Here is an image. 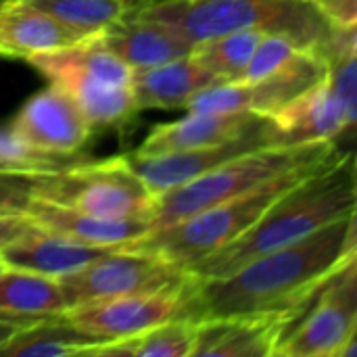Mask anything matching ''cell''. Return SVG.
<instances>
[{"label":"cell","instance_id":"obj_25","mask_svg":"<svg viewBox=\"0 0 357 357\" xmlns=\"http://www.w3.org/2000/svg\"><path fill=\"white\" fill-rule=\"evenodd\" d=\"M86 36L102 33L134 8L132 0H19Z\"/></svg>","mask_w":357,"mask_h":357},{"label":"cell","instance_id":"obj_15","mask_svg":"<svg viewBox=\"0 0 357 357\" xmlns=\"http://www.w3.org/2000/svg\"><path fill=\"white\" fill-rule=\"evenodd\" d=\"M270 119L274 121L282 144L335 140L356 123V115H351L335 96L326 75L301 96L270 115Z\"/></svg>","mask_w":357,"mask_h":357},{"label":"cell","instance_id":"obj_28","mask_svg":"<svg viewBox=\"0 0 357 357\" xmlns=\"http://www.w3.org/2000/svg\"><path fill=\"white\" fill-rule=\"evenodd\" d=\"M299 50H303V48L293 38H289L284 33H266L259 40V44L238 82L253 84V82H259V79L272 75Z\"/></svg>","mask_w":357,"mask_h":357},{"label":"cell","instance_id":"obj_27","mask_svg":"<svg viewBox=\"0 0 357 357\" xmlns=\"http://www.w3.org/2000/svg\"><path fill=\"white\" fill-rule=\"evenodd\" d=\"M77 161L82 155H52L25 146L15 140L8 132L0 134V174H21V176H48L61 172Z\"/></svg>","mask_w":357,"mask_h":357},{"label":"cell","instance_id":"obj_22","mask_svg":"<svg viewBox=\"0 0 357 357\" xmlns=\"http://www.w3.org/2000/svg\"><path fill=\"white\" fill-rule=\"evenodd\" d=\"M326 75L322 59L314 50L295 52L280 69L272 75L247 84L249 86V111L270 117L284 105L301 96L314 84Z\"/></svg>","mask_w":357,"mask_h":357},{"label":"cell","instance_id":"obj_9","mask_svg":"<svg viewBox=\"0 0 357 357\" xmlns=\"http://www.w3.org/2000/svg\"><path fill=\"white\" fill-rule=\"evenodd\" d=\"M186 280V270L155 253L136 249H115L82 270L59 278L67 310L96 299L182 287Z\"/></svg>","mask_w":357,"mask_h":357},{"label":"cell","instance_id":"obj_32","mask_svg":"<svg viewBox=\"0 0 357 357\" xmlns=\"http://www.w3.org/2000/svg\"><path fill=\"white\" fill-rule=\"evenodd\" d=\"M40 318H33V316H17V314H6V312H0V345L10 339L17 331L38 322Z\"/></svg>","mask_w":357,"mask_h":357},{"label":"cell","instance_id":"obj_11","mask_svg":"<svg viewBox=\"0 0 357 357\" xmlns=\"http://www.w3.org/2000/svg\"><path fill=\"white\" fill-rule=\"evenodd\" d=\"M282 144L278 130L270 117H264L255 128L211 146L190 149V151H176L163 155H128L136 174L144 180L155 197L178 188L192 178L251 151L261 146Z\"/></svg>","mask_w":357,"mask_h":357},{"label":"cell","instance_id":"obj_1","mask_svg":"<svg viewBox=\"0 0 357 357\" xmlns=\"http://www.w3.org/2000/svg\"><path fill=\"white\" fill-rule=\"evenodd\" d=\"M357 257L356 211L278 251L259 255L228 276L186 280L178 318L201 322L228 316H284L291 326L322 284Z\"/></svg>","mask_w":357,"mask_h":357},{"label":"cell","instance_id":"obj_6","mask_svg":"<svg viewBox=\"0 0 357 357\" xmlns=\"http://www.w3.org/2000/svg\"><path fill=\"white\" fill-rule=\"evenodd\" d=\"M337 155L341 153L335 140H318V142H303V144H272L238 155L192 178L190 182L159 195L155 199V211L151 220L153 228L169 226L205 207L234 199L291 169L328 163Z\"/></svg>","mask_w":357,"mask_h":357},{"label":"cell","instance_id":"obj_14","mask_svg":"<svg viewBox=\"0 0 357 357\" xmlns=\"http://www.w3.org/2000/svg\"><path fill=\"white\" fill-rule=\"evenodd\" d=\"M33 226L67 236L92 247H128L151 232L153 222L146 218H100L67 205L31 197L25 213Z\"/></svg>","mask_w":357,"mask_h":357},{"label":"cell","instance_id":"obj_8","mask_svg":"<svg viewBox=\"0 0 357 357\" xmlns=\"http://www.w3.org/2000/svg\"><path fill=\"white\" fill-rule=\"evenodd\" d=\"M278 357L357 356L356 259L337 270L280 339Z\"/></svg>","mask_w":357,"mask_h":357},{"label":"cell","instance_id":"obj_10","mask_svg":"<svg viewBox=\"0 0 357 357\" xmlns=\"http://www.w3.org/2000/svg\"><path fill=\"white\" fill-rule=\"evenodd\" d=\"M182 287L96 299L69 307L63 312V316L75 328L102 343L121 341L178 318L182 305Z\"/></svg>","mask_w":357,"mask_h":357},{"label":"cell","instance_id":"obj_21","mask_svg":"<svg viewBox=\"0 0 357 357\" xmlns=\"http://www.w3.org/2000/svg\"><path fill=\"white\" fill-rule=\"evenodd\" d=\"M102 341L75 328L63 314L46 316L17 331L0 345L4 357H73L92 356Z\"/></svg>","mask_w":357,"mask_h":357},{"label":"cell","instance_id":"obj_18","mask_svg":"<svg viewBox=\"0 0 357 357\" xmlns=\"http://www.w3.org/2000/svg\"><path fill=\"white\" fill-rule=\"evenodd\" d=\"M84 38L88 36L19 0L0 6V56L27 61L33 54L65 48Z\"/></svg>","mask_w":357,"mask_h":357},{"label":"cell","instance_id":"obj_4","mask_svg":"<svg viewBox=\"0 0 357 357\" xmlns=\"http://www.w3.org/2000/svg\"><path fill=\"white\" fill-rule=\"evenodd\" d=\"M27 63L77 107L92 132L121 128L138 113L132 69L102 44L100 33L33 54Z\"/></svg>","mask_w":357,"mask_h":357},{"label":"cell","instance_id":"obj_3","mask_svg":"<svg viewBox=\"0 0 357 357\" xmlns=\"http://www.w3.org/2000/svg\"><path fill=\"white\" fill-rule=\"evenodd\" d=\"M159 21L192 44L215 36L257 29L284 33L303 50H316L328 36L331 23L310 0H155L128 13Z\"/></svg>","mask_w":357,"mask_h":357},{"label":"cell","instance_id":"obj_24","mask_svg":"<svg viewBox=\"0 0 357 357\" xmlns=\"http://www.w3.org/2000/svg\"><path fill=\"white\" fill-rule=\"evenodd\" d=\"M195 341V322L184 318H172L134 337L100 343L92 356H130V357H190Z\"/></svg>","mask_w":357,"mask_h":357},{"label":"cell","instance_id":"obj_23","mask_svg":"<svg viewBox=\"0 0 357 357\" xmlns=\"http://www.w3.org/2000/svg\"><path fill=\"white\" fill-rule=\"evenodd\" d=\"M65 310V295L56 278L17 268H8L0 276V312L46 318Z\"/></svg>","mask_w":357,"mask_h":357},{"label":"cell","instance_id":"obj_7","mask_svg":"<svg viewBox=\"0 0 357 357\" xmlns=\"http://www.w3.org/2000/svg\"><path fill=\"white\" fill-rule=\"evenodd\" d=\"M33 197L100 218L153 220L155 195L132 167L128 155L77 161L61 172L36 176Z\"/></svg>","mask_w":357,"mask_h":357},{"label":"cell","instance_id":"obj_30","mask_svg":"<svg viewBox=\"0 0 357 357\" xmlns=\"http://www.w3.org/2000/svg\"><path fill=\"white\" fill-rule=\"evenodd\" d=\"M331 25H357V0H310Z\"/></svg>","mask_w":357,"mask_h":357},{"label":"cell","instance_id":"obj_5","mask_svg":"<svg viewBox=\"0 0 357 357\" xmlns=\"http://www.w3.org/2000/svg\"><path fill=\"white\" fill-rule=\"evenodd\" d=\"M322 165L299 167L280 174L268 180L266 184L249 192H243L234 199L205 207L169 226L153 228L149 234L136 238L126 249L149 251L182 270H188L197 261L209 257L211 253L220 251L222 247L238 238L243 232H247L280 195H284L291 186H295L297 182H301Z\"/></svg>","mask_w":357,"mask_h":357},{"label":"cell","instance_id":"obj_13","mask_svg":"<svg viewBox=\"0 0 357 357\" xmlns=\"http://www.w3.org/2000/svg\"><path fill=\"white\" fill-rule=\"evenodd\" d=\"M291 320L284 316H228L195 322L190 357H272Z\"/></svg>","mask_w":357,"mask_h":357},{"label":"cell","instance_id":"obj_29","mask_svg":"<svg viewBox=\"0 0 357 357\" xmlns=\"http://www.w3.org/2000/svg\"><path fill=\"white\" fill-rule=\"evenodd\" d=\"M36 176L0 174V215H23L33 197Z\"/></svg>","mask_w":357,"mask_h":357},{"label":"cell","instance_id":"obj_26","mask_svg":"<svg viewBox=\"0 0 357 357\" xmlns=\"http://www.w3.org/2000/svg\"><path fill=\"white\" fill-rule=\"evenodd\" d=\"M264 36L266 33L257 29H243L215 36L197 42L190 54L220 82H238Z\"/></svg>","mask_w":357,"mask_h":357},{"label":"cell","instance_id":"obj_2","mask_svg":"<svg viewBox=\"0 0 357 357\" xmlns=\"http://www.w3.org/2000/svg\"><path fill=\"white\" fill-rule=\"evenodd\" d=\"M356 207V163L351 155H339L280 195L247 232L186 272L195 280L228 276L259 255L303 241Z\"/></svg>","mask_w":357,"mask_h":357},{"label":"cell","instance_id":"obj_12","mask_svg":"<svg viewBox=\"0 0 357 357\" xmlns=\"http://www.w3.org/2000/svg\"><path fill=\"white\" fill-rule=\"evenodd\" d=\"M8 134L29 149L52 155H77L92 128L77 107L54 86L33 94L15 115Z\"/></svg>","mask_w":357,"mask_h":357},{"label":"cell","instance_id":"obj_33","mask_svg":"<svg viewBox=\"0 0 357 357\" xmlns=\"http://www.w3.org/2000/svg\"><path fill=\"white\" fill-rule=\"evenodd\" d=\"M6 270H8V264H6V261L2 259V255H0V276H2V274H4Z\"/></svg>","mask_w":357,"mask_h":357},{"label":"cell","instance_id":"obj_31","mask_svg":"<svg viewBox=\"0 0 357 357\" xmlns=\"http://www.w3.org/2000/svg\"><path fill=\"white\" fill-rule=\"evenodd\" d=\"M29 220L25 215H0V251L10 245L19 234L29 228Z\"/></svg>","mask_w":357,"mask_h":357},{"label":"cell","instance_id":"obj_16","mask_svg":"<svg viewBox=\"0 0 357 357\" xmlns=\"http://www.w3.org/2000/svg\"><path fill=\"white\" fill-rule=\"evenodd\" d=\"M115 249L123 247H92L29 224V228L6 245L0 255L8 268L27 270L59 280Z\"/></svg>","mask_w":357,"mask_h":357},{"label":"cell","instance_id":"obj_17","mask_svg":"<svg viewBox=\"0 0 357 357\" xmlns=\"http://www.w3.org/2000/svg\"><path fill=\"white\" fill-rule=\"evenodd\" d=\"M264 115L251 111L236 113H197L188 111L186 117L155 126L134 155H163L176 151H190L226 142L251 128H255Z\"/></svg>","mask_w":357,"mask_h":357},{"label":"cell","instance_id":"obj_20","mask_svg":"<svg viewBox=\"0 0 357 357\" xmlns=\"http://www.w3.org/2000/svg\"><path fill=\"white\" fill-rule=\"evenodd\" d=\"M220 82L192 54L132 71V94L138 111L142 109H184L186 102L205 86Z\"/></svg>","mask_w":357,"mask_h":357},{"label":"cell","instance_id":"obj_19","mask_svg":"<svg viewBox=\"0 0 357 357\" xmlns=\"http://www.w3.org/2000/svg\"><path fill=\"white\" fill-rule=\"evenodd\" d=\"M102 44L117 54L132 71L155 67L190 54L192 42L176 29L149 19L126 15L119 23L100 33Z\"/></svg>","mask_w":357,"mask_h":357}]
</instances>
